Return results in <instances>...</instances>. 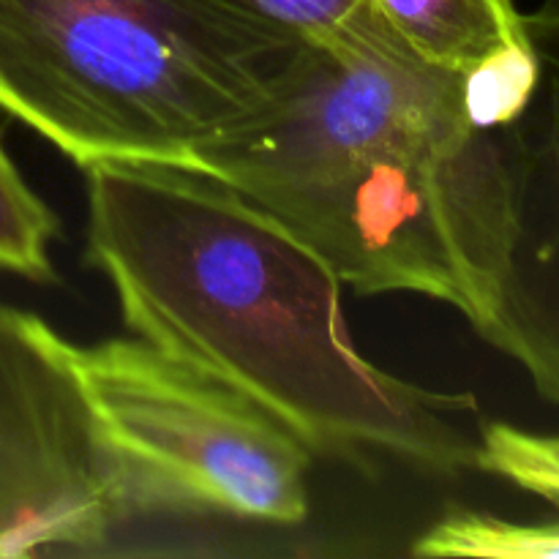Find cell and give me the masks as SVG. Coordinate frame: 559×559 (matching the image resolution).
Here are the masks:
<instances>
[{
	"label": "cell",
	"mask_w": 559,
	"mask_h": 559,
	"mask_svg": "<svg viewBox=\"0 0 559 559\" xmlns=\"http://www.w3.org/2000/svg\"><path fill=\"white\" fill-rule=\"evenodd\" d=\"M85 175L87 262L142 342L243 391L311 451L478 469V399L366 358L342 278L287 224L194 169L107 162Z\"/></svg>",
	"instance_id": "cell-1"
},
{
	"label": "cell",
	"mask_w": 559,
	"mask_h": 559,
	"mask_svg": "<svg viewBox=\"0 0 559 559\" xmlns=\"http://www.w3.org/2000/svg\"><path fill=\"white\" fill-rule=\"evenodd\" d=\"M197 173L304 238L360 295L415 293L484 336L513 229L506 126L473 123L464 76L366 11L306 38L287 80Z\"/></svg>",
	"instance_id": "cell-2"
},
{
	"label": "cell",
	"mask_w": 559,
	"mask_h": 559,
	"mask_svg": "<svg viewBox=\"0 0 559 559\" xmlns=\"http://www.w3.org/2000/svg\"><path fill=\"white\" fill-rule=\"evenodd\" d=\"M304 33L249 0H0V109L82 169H200L287 80Z\"/></svg>",
	"instance_id": "cell-3"
},
{
	"label": "cell",
	"mask_w": 559,
	"mask_h": 559,
	"mask_svg": "<svg viewBox=\"0 0 559 559\" xmlns=\"http://www.w3.org/2000/svg\"><path fill=\"white\" fill-rule=\"evenodd\" d=\"M76 369L131 516L306 522L314 451L243 391L142 338L76 347Z\"/></svg>",
	"instance_id": "cell-4"
},
{
	"label": "cell",
	"mask_w": 559,
	"mask_h": 559,
	"mask_svg": "<svg viewBox=\"0 0 559 559\" xmlns=\"http://www.w3.org/2000/svg\"><path fill=\"white\" fill-rule=\"evenodd\" d=\"M126 519L76 347L0 304V559L91 551Z\"/></svg>",
	"instance_id": "cell-5"
},
{
	"label": "cell",
	"mask_w": 559,
	"mask_h": 559,
	"mask_svg": "<svg viewBox=\"0 0 559 559\" xmlns=\"http://www.w3.org/2000/svg\"><path fill=\"white\" fill-rule=\"evenodd\" d=\"M535 85L506 126L513 229L497 309L484 338L516 360L559 407V0L524 14Z\"/></svg>",
	"instance_id": "cell-6"
},
{
	"label": "cell",
	"mask_w": 559,
	"mask_h": 559,
	"mask_svg": "<svg viewBox=\"0 0 559 559\" xmlns=\"http://www.w3.org/2000/svg\"><path fill=\"white\" fill-rule=\"evenodd\" d=\"M377 25L409 55L467 76L489 60L530 47L513 0H364Z\"/></svg>",
	"instance_id": "cell-7"
},
{
	"label": "cell",
	"mask_w": 559,
	"mask_h": 559,
	"mask_svg": "<svg viewBox=\"0 0 559 559\" xmlns=\"http://www.w3.org/2000/svg\"><path fill=\"white\" fill-rule=\"evenodd\" d=\"M418 557L551 559L559 557V522L519 524L475 511H451L431 524L418 544Z\"/></svg>",
	"instance_id": "cell-8"
},
{
	"label": "cell",
	"mask_w": 559,
	"mask_h": 559,
	"mask_svg": "<svg viewBox=\"0 0 559 559\" xmlns=\"http://www.w3.org/2000/svg\"><path fill=\"white\" fill-rule=\"evenodd\" d=\"M55 235L58 218L27 186L0 142V271L27 282H55Z\"/></svg>",
	"instance_id": "cell-9"
},
{
	"label": "cell",
	"mask_w": 559,
	"mask_h": 559,
	"mask_svg": "<svg viewBox=\"0 0 559 559\" xmlns=\"http://www.w3.org/2000/svg\"><path fill=\"white\" fill-rule=\"evenodd\" d=\"M478 469L559 508V435H535L511 424L484 426Z\"/></svg>",
	"instance_id": "cell-10"
},
{
	"label": "cell",
	"mask_w": 559,
	"mask_h": 559,
	"mask_svg": "<svg viewBox=\"0 0 559 559\" xmlns=\"http://www.w3.org/2000/svg\"><path fill=\"white\" fill-rule=\"evenodd\" d=\"M254 9L284 22L306 38H320L338 31L364 14V0H249Z\"/></svg>",
	"instance_id": "cell-11"
}]
</instances>
